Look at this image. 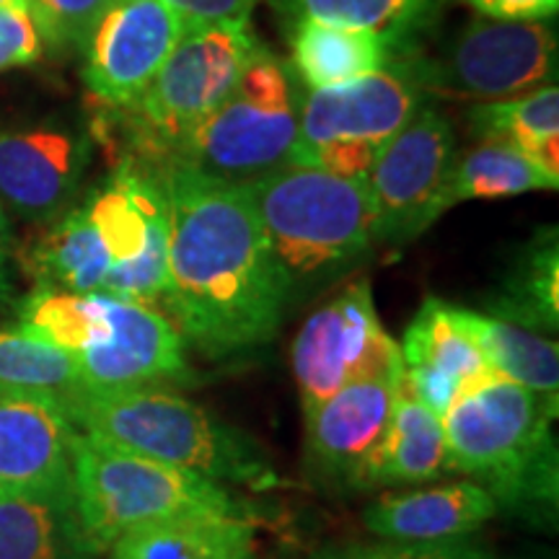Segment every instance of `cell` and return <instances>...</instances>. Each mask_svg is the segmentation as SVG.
Segmentation results:
<instances>
[{
    "mask_svg": "<svg viewBox=\"0 0 559 559\" xmlns=\"http://www.w3.org/2000/svg\"><path fill=\"white\" fill-rule=\"evenodd\" d=\"M169 205V304L174 326L210 360L275 337L285 290L247 185L187 166H158Z\"/></svg>",
    "mask_w": 559,
    "mask_h": 559,
    "instance_id": "6da1fadb",
    "label": "cell"
},
{
    "mask_svg": "<svg viewBox=\"0 0 559 559\" xmlns=\"http://www.w3.org/2000/svg\"><path fill=\"white\" fill-rule=\"evenodd\" d=\"M83 436L200 474L215 485L272 489L280 477L260 445L187 396L164 386L86 391L66 404Z\"/></svg>",
    "mask_w": 559,
    "mask_h": 559,
    "instance_id": "7a4b0ae2",
    "label": "cell"
},
{
    "mask_svg": "<svg viewBox=\"0 0 559 559\" xmlns=\"http://www.w3.org/2000/svg\"><path fill=\"white\" fill-rule=\"evenodd\" d=\"M555 419L534 391L487 376L461 391L440 423L453 472L485 487L498 508L555 515Z\"/></svg>",
    "mask_w": 559,
    "mask_h": 559,
    "instance_id": "3957f363",
    "label": "cell"
},
{
    "mask_svg": "<svg viewBox=\"0 0 559 559\" xmlns=\"http://www.w3.org/2000/svg\"><path fill=\"white\" fill-rule=\"evenodd\" d=\"M285 300L347 267L376 241L366 179L285 164L249 181Z\"/></svg>",
    "mask_w": 559,
    "mask_h": 559,
    "instance_id": "277c9868",
    "label": "cell"
},
{
    "mask_svg": "<svg viewBox=\"0 0 559 559\" xmlns=\"http://www.w3.org/2000/svg\"><path fill=\"white\" fill-rule=\"evenodd\" d=\"M298 83L288 62L260 41L223 102L181 138L169 160L230 185L285 166L298 135Z\"/></svg>",
    "mask_w": 559,
    "mask_h": 559,
    "instance_id": "5b68a950",
    "label": "cell"
},
{
    "mask_svg": "<svg viewBox=\"0 0 559 559\" xmlns=\"http://www.w3.org/2000/svg\"><path fill=\"white\" fill-rule=\"evenodd\" d=\"M73 489L96 547L107 551L122 534L187 515H249L223 485L79 432L73 443Z\"/></svg>",
    "mask_w": 559,
    "mask_h": 559,
    "instance_id": "8992f818",
    "label": "cell"
},
{
    "mask_svg": "<svg viewBox=\"0 0 559 559\" xmlns=\"http://www.w3.org/2000/svg\"><path fill=\"white\" fill-rule=\"evenodd\" d=\"M425 91L415 60L396 58L383 70L330 88H311L298 109V135L288 164L347 179H366L376 153L400 132Z\"/></svg>",
    "mask_w": 559,
    "mask_h": 559,
    "instance_id": "52a82bcc",
    "label": "cell"
},
{
    "mask_svg": "<svg viewBox=\"0 0 559 559\" xmlns=\"http://www.w3.org/2000/svg\"><path fill=\"white\" fill-rule=\"evenodd\" d=\"M260 39L239 26L181 29L169 58L128 111L132 160L160 166L181 138L207 117L228 94Z\"/></svg>",
    "mask_w": 559,
    "mask_h": 559,
    "instance_id": "ba28073f",
    "label": "cell"
},
{
    "mask_svg": "<svg viewBox=\"0 0 559 559\" xmlns=\"http://www.w3.org/2000/svg\"><path fill=\"white\" fill-rule=\"evenodd\" d=\"M425 94L466 102H502L557 79V32L544 21L474 19L436 58L415 60Z\"/></svg>",
    "mask_w": 559,
    "mask_h": 559,
    "instance_id": "9c48e42d",
    "label": "cell"
},
{
    "mask_svg": "<svg viewBox=\"0 0 559 559\" xmlns=\"http://www.w3.org/2000/svg\"><path fill=\"white\" fill-rule=\"evenodd\" d=\"M109 277L102 296L153 306L169 288V205L158 166L122 160L86 205Z\"/></svg>",
    "mask_w": 559,
    "mask_h": 559,
    "instance_id": "30bf717a",
    "label": "cell"
},
{
    "mask_svg": "<svg viewBox=\"0 0 559 559\" xmlns=\"http://www.w3.org/2000/svg\"><path fill=\"white\" fill-rule=\"evenodd\" d=\"M290 360L304 417L347 383L404 373L402 347L381 326L366 277L306 319Z\"/></svg>",
    "mask_w": 559,
    "mask_h": 559,
    "instance_id": "8fae6325",
    "label": "cell"
},
{
    "mask_svg": "<svg viewBox=\"0 0 559 559\" xmlns=\"http://www.w3.org/2000/svg\"><path fill=\"white\" fill-rule=\"evenodd\" d=\"M453 158L456 140L451 122L423 102L409 122L376 153L366 174L376 241L389 247L409 243L449 210L445 187Z\"/></svg>",
    "mask_w": 559,
    "mask_h": 559,
    "instance_id": "7c38bea8",
    "label": "cell"
},
{
    "mask_svg": "<svg viewBox=\"0 0 559 559\" xmlns=\"http://www.w3.org/2000/svg\"><path fill=\"white\" fill-rule=\"evenodd\" d=\"M181 24L160 0H115L83 41V83L111 109H130L169 58Z\"/></svg>",
    "mask_w": 559,
    "mask_h": 559,
    "instance_id": "4fadbf2b",
    "label": "cell"
},
{
    "mask_svg": "<svg viewBox=\"0 0 559 559\" xmlns=\"http://www.w3.org/2000/svg\"><path fill=\"white\" fill-rule=\"evenodd\" d=\"M104 298L109 337L73 355L86 391H124L190 383L187 342L174 321L135 300Z\"/></svg>",
    "mask_w": 559,
    "mask_h": 559,
    "instance_id": "5bb4252c",
    "label": "cell"
},
{
    "mask_svg": "<svg viewBox=\"0 0 559 559\" xmlns=\"http://www.w3.org/2000/svg\"><path fill=\"white\" fill-rule=\"evenodd\" d=\"M91 143L68 124L0 132V200L24 218H52L79 190Z\"/></svg>",
    "mask_w": 559,
    "mask_h": 559,
    "instance_id": "9a60e30c",
    "label": "cell"
},
{
    "mask_svg": "<svg viewBox=\"0 0 559 559\" xmlns=\"http://www.w3.org/2000/svg\"><path fill=\"white\" fill-rule=\"evenodd\" d=\"M79 428L52 396L0 389V489L73 487Z\"/></svg>",
    "mask_w": 559,
    "mask_h": 559,
    "instance_id": "2e32d148",
    "label": "cell"
},
{
    "mask_svg": "<svg viewBox=\"0 0 559 559\" xmlns=\"http://www.w3.org/2000/svg\"><path fill=\"white\" fill-rule=\"evenodd\" d=\"M400 347L404 381L438 417H443L451 402L472 383L498 376L466 330L459 306L440 298L425 300Z\"/></svg>",
    "mask_w": 559,
    "mask_h": 559,
    "instance_id": "e0dca14e",
    "label": "cell"
},
{
    "mask_svg": "<svg viewBox=\"0 0 559 559\" xmlns=\"http://www.w3.org/2000/svg\"><path fill=\"white\" fill-rule=\"evenodd\" d=\"M400 381L368 379L347 383L306 417V451L319 474L347 485L349 474L386 436Z\"/></svg>",
    "mask_w": 559,
    "mask_h": 559,
    "instance_id": "ac0fdd59",
    "label": "cell"
},
{
    "mask_svg": "<svg viewBox=\"0 0 559 559\" xmlns=\"http://www.w3.org/2000/svg\"><path fill=\"white\" fill-rule=\"evenodd\" d=\"M498 502L474 479L383 495L370 502L362 523L379 542L428 544L472 536L498 515Z\"/></svg>",
    "mask_w": 559,
    "mask_h": 559,
    "instance_id": "d6986e66",
    "label": "cell"
},
{
    "mask_svg": "<svg viewBox=\"0 0 559 559\" xmlns=\"http://www.w3.org/2000/svg\"><path fill=\"white\" fill-rule=\"evenodd\" d=\"M451 472L443 423L428 404L417 400L402 376L386 436L362 459L358 469L349 474L347 485L355 489L425 485Z\"/></svg>",
    "mask_w": 559,
    "mask_h": 559,
    "instance_id": "ffe728a7",
    "label": "cell"
},
{
    "mask_svg": "<svg viewBox=\"0 0 559 559\" xmlns=\"http://www.w3.org/2000/svg\"><path fill=\"white\" fill-rule=\"evenodd\" d=\"M73 487L0 489V559H99Z\"/></svg>",
    "mask_w": 559,
    "mask_h": 559,
    "instance_id": "44dd1931",
    "label": "cell"
},
{
    "mask_svg": "<svg viewBox=\"0 0 559 559\" xmlns=\"http://www.w3.org/2000/svg\"><path fill=\"white\" fill-rule=\"evenodd\" d=\"M111 559H254L257 528L247 515H187L122 534Z\"/></svg>",
    "mask_w": 559,
    "mask_h": 559,
    "instance_id": "7402d4cb",
    "label": "cell"
},
{
    "mask_svg": "<svg viewBox=\"0 0 559 559\" xmlns=\"http://www.w3.org/2000/svg\"><path fill=\"white\" fill-rule=\"evenodd\" d=\"M396 58L400 52L370 32L313 19L293 21L290 70L309 91L362 79Z\"/></svg>",
    "mask_w": 559,
    "mask_h": 559,
    "instance_id": "603a6c76",
    "label": "cell"
},
{
    "mask_svg": "<svg viewBox=\"0 0 559 559\" xmlns=\"http://www.w3.org/2000/svg\"><path fill=\"white\" fill-rule=\"evenodd\" d=\"M466 330L477 340L489 368L502 379L534 391L551 412H559V353L557 342L523 330L492 313L459 309Z\"/></svg>",
    "mask_w": 559,
    "mask_h": 559,
    "instance_id": "cb8c5ba5",
    "label": "cell"
},
{
    "mask_svg": "<svg viewBox=\"0 0 559 559\" xmlns=\"http://www.w3.org/2000/svg\"><path fill=\"white\" fill-rule=\"evenodd\" d=\"M472 132L479 140H498L534 160L559 181V88L542 86L513 99L474 104Z\"/></svg>",
    "mask_w": 559,
    "mask_h": 559,
    "instance_id": "d4e9b609",
    "label": "cell"
},
{
    "mask_svg": "<svg viewBox=\"0 0 559 559\" xmlns=\"http://www.w3.org/2000/svg\"><path fill=\"white\" fill-rule=\"evenodd\" d=\"M26 267L37 288L102 296L111 264L86 210L75 207L34 243Z\"/></svg>",
    "mask_w": 559,
    "mask_h": 559,
    "instance_id": "484cf974",
    "label": "cell"
},
{
    "mask_svg": "<svg viewBox=\"0 0 559 559\" xmlns=\"http://www.w3.org/2000/svg\"><path fill=\"white\" fill-rule=\"evenodd\" d=\"M445 0H283L290 21L313 19L347 29L370 32L396 52L436 21Z\"/></svg>",
    "mask_w": 559,
    "mask_h": 559,
    "instance_id": "4316f807",
    "label": "cell"
},
{
    "mask_svg": "<svg viewBox=\"0 0 559 559\" xmlns=\"http://www.w3.org/2000/svg\"><path fill=\"white\" fill-rule=\"evenodd\" d=\"M559 187L557 179L544 174L534 160L498 140H481L477 148L453 158L445 207L464 200H498L523 192H542Z\"/></svg>",
    "mask_w": 559,
    "mask_h": 559,
    "instance_id": "83f0119b",
    "label": "cell"
},
{
    "mask_svg": "<svg viewBox=\"0 0 559 559\" xmlns=\"http://www.w3.org/2000/svg\"><path fill=\"white\" fill-rule=\"evenodd\" d=\"M492 317L523 330H557L559 321V247L557 230H544L492 300Z\"/></svg>",
    "mask_w": 559,
    "mask_h": 559,
    "instance_id": "f1b7e54d",
    "label": "cell"
},
{
    "mask_svg": "<svg viewBox=\"0 0 559 559\" xmlns=\"http://www.w3.org/2000/svg\"><path fill=\"white\" fill-rule=\"evenodd\" d=\"M21 330L50 345L79 355L109 337V319L102 296L37 288L21 304Z\"/></svg>",
    "mask_w": 559,
    "mask_h": 559,
    "instance_id": "f546056e",
    "label": "cell"
},
{
    "mask_svg": "<svg viewBox=\"0 0 559 559\" xmlns=\"http://www.w3.org/2000/svg\"><path fill=\"white\" fill-rule=\"evenodd\" d=\"M0 389L52 396L66 407L83 386L73 355L19 326L0 330Z\"/></svg>",
    "mask_w": 559,
    "mask_h": 559,
    "instance_id": "4dcf8cb0",
    "label": "cell"
},
{
    "mask_svg": "<svg viewBox=\"0 0 559 559\" xmlns=\"http://www.w3.org/2000/svg\"><path fill=\"white\" fill-rule=\"evenodd\" d=\"M115 0H26L41 41L81 50L88 32Z\"/></svg>",
    "mask_w": 559,
    "mask_h": 559,
    "instance_id": "1f68e13d",
    "label": "cell"
},
{
    "mask_svg": "<svg viewBox=\"0 0 559 559\" xmlns=\"http://www.w3.org/2000/svg\"><path fill=\"white\" fill-rule=\"evenodd\" d=\"M45 41L37 21L26 5L0 9V73L13 68H26L41 58Z\"/></svg>",
    "mask_w": 559,
    "mask_h": 559,
    "instance_id": "d6a6232c",
    "label": "cell"
},
{
    "mask_svg": "<svg viewBox=\"0 0 559 559\" xmlns=\"http://www.w3.org/2000/svg\"><path fill=\"white\" fill-rule=\"evenodd\" d=\"M347 559H489L485 549L474 544L456 542H428V544H402V542H373L353 544L345 549Z\"/></svg>",
    "mask_w": 559,
    "mask_h": 559,
    "instance_id": "836d02e7",
    "label": "cell"
},
{
    "mask_svg": "<svg viewBox=\"0 0 559 559\" xmlns=\"http://www.w3.org/2000/svg\"><path fill=\"white\" fill-rule=\"evenodd\" d=\"M179 21L181 29L192 26H239L249 24L260 0H160Z\"/></svg>",
    "mask_w": 559,
    "mask_h": 559,
    "instance_id": "e575fe53",
    "label": "cell"
},
{
    "mask_svg": "<svg viewBox=\"0 0 559 559\" xmlns=\"http://www.w3.org/2000/svg\"><path fill=\"white\" fill-rule=\"evenodd\" d=\"M479 16L498 21H544L559 9V0H466Z\"/></svg>",
    "mask_w": 559,
    "mask_h": 559,
    "instance_id": "d590c367",
    "label": "cell"
},
{
    "mask_svg": "<svg viewBox=\"0 0 559 559\" xmlns=\"http://www.w3.org/2000/svg\"><path fill=\"white\" fill-rule=\"evenodd\" d=\"M3 260H5V218L3 213H0V267H3Z\"/></svg>",
    "mask_w": 559,
    "mask_h": 559,
    "instance_id": "8d00e7d4",
    "label": "cell"
},
{
    "mask_svg": "<svg viewBox=\"0 0 559 559\" xmlns=\"http://www.w3.org/2000/svg\"><path fill=\"white\" fill-rule=\"evenodd\" d=\"M317 559H347L345 549H332V551H321Z\"/></svg>",
    "mask_w": 559,
    "mask_h": 559,
    "instance_id": "74e56055",
    "label": "cell"
},
{
    "mask_svg": "<svg viewBox=\"0 0 559 559\" xmlns=\"http://www.w3.org/2000/svg\"><path fill=\"white\" fill-rule=\"evenodd\" d=\"M11 5H26V0H0V9H11Z\"/></svg>",
    "mask_w": 559,
    "mask_h": 559,
    "instance_id": "f35d334b",
    "label": "cell"
}]
</instances>
